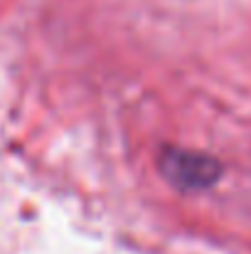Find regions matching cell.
<instances>
[{"label":"cell","mask_w":251,"mask_h":254,"mask_svg":"<svg viewBox=\"0 0 251 254\" xmlns=\"http://www.w3.org/2000/svg\"><path fill=\"white\" fill-rule=\"evenodd\" d=\"M158 166L160 173L180 190H202L219 178V166L212 158L180 148H165Z\"/></svg>","instance_id":"1"}]
</instances>
